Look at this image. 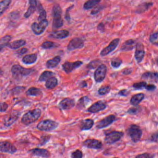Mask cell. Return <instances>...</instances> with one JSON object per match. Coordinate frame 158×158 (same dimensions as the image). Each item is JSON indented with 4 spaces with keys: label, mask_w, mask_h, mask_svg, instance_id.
Returning <instances> with one entry per match:
<instances>
[{
    "label": "cell",
    "mask_w": 158,
    "mask_h": 158,
    "mask_svg": "<svg viewBox=\"0 0 158 158\" xmlns=\"http://www.w3.org/2000/svg\"><path fill=\"white\" fill-rule=\"evenodd\" d=\"M41 111L35 109L25 113L21 118V122L25 125H29L36 122L40 117Z\"/></svg>",
    "instance_id": "1"
},
{
    "label": "cell",
    "mask_w": 158,
    "mask_h": 158,
    "mask_svg": "<svg viewBox=\"0 0 158 158\" xmlns=\"http://www.w3.org/2000/svg\"><path fill=\"white\" fill-rule=\"evenodd\" d=\"M62 9L59 4H55L52 9L53 14V22L52 28L54 29H58L61 28L63 25L64 22L62 17Z\"/></svg>",
    "instance_id": "2"
},
{
    "label": "cell",
    "mask_w": 158,
    "mask_h": 158,
    "mask_svg": "<svg viewBox=\"0 0 158 158\" xmlns=\"http://www.w3.org/2000/svg\"><path fill=\"white\" fill-rule=\"evenodd\" d=\"M11 71L13 77L15 79H18L29 75L33 73L34 70L26 69L19 65H14L12 67Z\"/></svg>",
    "instance_id": "3"
},
{
    "label": "cell",
    "mask_w": 158,
    "mask_h": 158,
    "mask_svg": "<svg viewBox=\"0 0 158 158\" xmlns=\"http://www.w3.org/2000/svg\"><path fill=\"white\" fill-rule=\"evenodd\" d=\"M128 134L133 142H137L140 140L142 135V131L139 126L133 124L129 127Z\"/></svg>",
    "instance_id": "4"
},
{
    "label": "cell",
    "mask_w": 158,
    "mask_h": 158,
    "mask_svg": "<svg viewBox=\"0 0 158 158\" xmlns=\"http://www.w3.org/2000/svg\"><path fill=\"white\" fill-rule=\"evenodd\" d=\"M59 126V123L51 120H45L40 122L37 126L39 130L44 131H49L55 130Z\"/></svg>",
    "instance_id": "5"
},
{
    "label": "cell",
    "mask_w": 158,
    "mask_h": 158,
    "mask_svg": "<svg viewBox=\"0 0 158 158\" xmlns=\"http://www.w3.org/2000/svg\"><path fill=\"white\" fill-rule=\"evenodd\" d=\"M48 24V20H43L38 23H33L31 25V29L34 34L37 35H40L46 30Z\"/></svg>",
    "instance_id": "6"
},
{
    "label": "cell",
    "mask_w": 158,
    "mask_h": 158,
    "mask_svg": "<svg viewBox=\"0 0 158 158\" xmlns=\"http://www.w3.org/2000/svg\"><path fill=\"white\" fill-rule=\"evenodd\" d=\"M124 134L120 131L111 132L106 134L104 141L107 144H113L121 139L123 137Z\"/></svg>",
    "instance_id": "7"
},
{
    "label": "cell",
    "mask_w": 158,
    "mask_h": 158,
    "mask_svg": "<svg viewBox=\"0 0 158 158\" xmlns=\"http://www.w3.org/2000/svg\"><path fill=\"white\" fill-rule=\"evenodd\" d=\"M107 67L104 64H101L98 66L94 73V79L95 81L98 83L102 82L107 73Z\"/></svg>",
    "instance_id": "8"
},
{
    "label": "cell",
    "mask_w": 158,
    "mask_h": 158,
    "mask_svg": "<svg viewBox=\"0 0 158 158\" xmlns=\"http://www.w3.org/2000/svg\"><path fill=\"white\" fill-rule=\"evenodd\" d=\"M20 114L18 111H16L11 112L10 114L5 116L3 119V124L6 127H9L14 123L19 118Z\"/></svg>",
    "instance_id": "9"
},
{
    "label": "cell",
    "mask_w": 158,
    "mask_h": 158,
    "mask_svg": "<svg viewBox=\"0 0 158 158\" xmlns=\"http://www.w3.org/2000/svg\"><path fill=\"white\" fill-rule=\"evenodd\" d=\"M120 39H115L113 40L108 46L105 47L101 51L100 55L102 57L109 55L113 51L118 45L119 43Z\"/></svg>",
    "instance_id": "10"
},
{
    "label": "cell",
    "mask_w": 158,
    "mask_h": 158,
    "mask_svg": "<svg viewBox=\"0 0 158 158\" xmlns=\"http://www.w3.org/2000/svg\"><path fill=\"white\" fill-rule=\"evenodd\" d=\"M0 150L2 152L13 154L17 151L16 147L11 142L2 141L0 142Z\"/></svg>",
    "instance_id": "11"
},
{
    "label": "cell",
    "mask_w": 158,
    "mask_h": 158,
    "mask_svg": "<svg viewBox=\"0 0 158 158\" xmlns=\"http://www.w3.org/2000/svg\"><path fill=\"white\" fill-rule=\"evenodd\" d=\"M84 46V41L79 38H75L70 41L67 46V50L69 51H73L76 49H81Z\"/></svg>",
    "instance_id": "12"
},
{
    "label": "cell",
    "mask_w": 158,
    "mask_h": 158,
    "mask_svg": "<svg viewBox=\"0 0 158 158\" xmlns=\"http://www.w3.org/2000/svg\"><path fill=\"white\" fill-rule=\"evenodd\" d=\"M116 120H117V118L116 116L113 115H109L100 121L97 124L96 127L98 129L106 128L113 123L115 121H116Z\"/></svg>",
    "instance_id": "13"
},
{
    "label": "cell",
    "mask_w": 158,
    "mask_h": 158,
    "mask_svg": "<svg viewBox=\"0 0 158 158\" xmlns=\"http://www.w3.org/2000/svg\"><path fill=\"white\" fill-rule=\"evenodd\" d=\"M83 62L80 61L75 62H66L62 65L63 70L66 73H69L71 72L75 69L80 67L83 64Z\"/></svg>",
    "instance_id": "14"
},
{
    "label": "cell",
    "mask_w": 158,
    "mask_h": 158,
    "mask_svg": "<svg viewBox=\"0 0 158 158\" xmlns=\"http://www.w3.org/2000/svg\"><path fill=\"white\" fill-rule=\"evenodd\" d=\"M107 107V105L105 103L102 101H99L93 103L87 110V111L90 113H96L104 110Z\"/></svg>",
    "instance_id": "15"
},
{
    "label": "cell",
    "mask_w": 158,
    "mask_h": 158,
    "mask_svg": "<svg viewBox=\"0 0 158 158\" xmlns=\"http://www.w3.org/2000/svg\"><path fill=\"white\" fill-rule=\"evenodd\" d=\"M83 144L86 148L95 149H101L102 146L101 141L94 139H89L86 140L83 142Z\"/></svg>",
    "instance_id": "16"
},
{
    "label": "cell",
    "mask_w": 158,
    "mask_h": 158,
    "mask_svg": "<svg viewBox=\"0 0 158 158\" xmlns=\"http://www.w3.org/2000/svg\"><path fill=\"white\" fill-rule=\"evenodd\" d=\"M59 107L62 110H69L75 105V101L70 98H65L59 103Z\"/></svg>",
    "instance_id": "17"
},
{
    "label": "cell",
    "mask_w": 158,
    "mask_h": 158,
    "mask_svg": "<svg viewBox=\"0 0 158 158\" xmlns=\"http://www.w3.org/2000/svg\"><path fill=\"white\" fill-rule=\"evenodd\" d=\"M29 152L31 154H33V155L43 157V158H48L51 156L50 152H49V151L45 149L35 148V149L30 150Z\"/></svg>",
    "instance_id": "18"
},
{
    "label": "cell",
    "mask_w": 158,
    "mask_h": 158,
    "mask_svg": "<svg viewBox=\"0 0 158 158\" xmlns=\"http://www.w3.org/2000/svg\"><path fill=\"white\" fill-rule=\"evenodd\" d=\"M29 7L24 14V18L26 19H28L35 12L38 7L37 0H29Z\"/></svg>",
    "instance_id": "19"
},
{
    "label": "cell",
    "mask_w": 158,
    "mask_h": 158,
    "mask_svg": "<svg viewBox=\"0 0 158 158\" xmlns=\"http://www.w3.org/2000/svg\"><path fill=\"white\" fill-rule=\"evenodd\" d=\"M143 46L141 43H138L137 47H136L137 49L135 51L134 57H135V59L138 63H140L144 59V56H145V51H144V49L141 48Z\"/></svg>",
    "instance_id": "20"
},
{
    "label": "cell",
    "mask_w": 158,
    "mask_h": 158,
    "mask_svg": "<svg viewBox=\"0 0 158 158\" xmlns=\"http://www.w3.org/2000/svg\"><path fill=\"white\" fill-rule=\"evenodd\" d=\"M152 2H145L141 3L137 6L135 9V13L137 14H142L148 10L153 6Z\"/></svg>",
    "instance_id": "21"
},
{
    "label": "cell",
    "mask_w": 158,
    "mask_h": 158,
    "mask_svg": "<svg viewBox=\"0 0 158 158\" xmlns=\"http://www.w3.org/2000/svg\"><path fill=\"white\" fill-rule=\"evenodd\" d=\"M142 79L154 83H158V73L148 72L143 73L142 75Z\"/></svg>",
    "instance_id": "22"
},
{
    "label": "cell",
    "mask_w": 158,
    "mask_h": 158,
    "mask_svg": "<svg viewBox=\"0 0 158 158\" xmlns=\"http://www.w3.org/2000/svg\"><path fill=\"white\" fill-rule=\"evenodd\" d=\"M138 43L134 40H129L126 41L121 45V50L122 51H129L137 47Z\"/></svg>",
    "instance_id": "23"
},
{
    "label": "cell",
    "mask_w": 158,
    "mask_h": 158,
    "mask_svg": "<svg viewBox=\"0 0 158 158\" xmlns=\"http://www.w3.org/2000/svg\"><path fill=\"white\" fill-rule=\"evenodd\" d=\"M69 35V32L68 31L66 30H62L57 31L54 32H52L50 35V37L56 39H65L68 37Z\"/></svg>",
    "instance_id": "24"
},
{
    "label": "cell",
    "mask_w": 158,
    "mask_h": 158,
    "mask_svg": "<svg viewBox=\"0 0 158 158\" xmlns=\"http://www.w3.org/2000/svg\"><path fill=\"white\" fill-rule=\"evenodd\" d=\"M94 124L93 120L91 119H86L82 121L80 125V128L81 130H87L91 129Z\"/></svg>",
    "instance_id": "25"
},
{
    "label": "cell",
    "mask_w": 158,
    "mask_h": 158,
    "mask_svg": "<svg viewBox=\"0 0 158 158\" xmlns=\"http://www.w3.org/2000/svg\"><path fill=\"white\" fill-rule=\"evenodd\" d=\"M145 95L143 93H140L133 95L130 100V103L132 105L137 107L144 99Z\"/></svg>",
    "instance_id": "26"
},
{
    "label": "cell",
    "mask_w": 158,
    "mask_h": 158,
    "mask_svg": "<svg viewBox=\"0 0 158 158\" xmlns=\"http://www.w3.org/2000/svg\"><path fill=\"white\" fill-rule=\"evenodd\" d=\"M26 41L25 40H20L14 41L11 43H9L7 45V47L10 48V49H19L21 47H22L26 44Z\"/></svg>",
    "instance_id": "27"
},
{
    "label": "cell",
    "mask_w": 158,
    "mask_h": 158,
    "mask_svg": "<svg viewBox=\"0 0 158 158\" xmlns=\"http://www.w3.org/2000/svg\"><path fill=\"white\" fill-rule=\"evenodd\" d=\"M37 59V54H29L23 57L22 58V62L26 64H32L35 63Z\"/></svg>",
    "instance_id": "28"
},
{
    "label": "cell",
    "mask_w": 158,
    "mask_h": 158,
    "mask_svg": "<svg viewBox=\"0 0 158 158\" xmlns=\"http://www.w3.org/2000/svg\"><path fill=\"white\" fill-rule=\"evenodd\" d=\"M60 61V56H56L53 58L48 60L46 63V66L48 69H53L58 66Z\"/></svg>",
    "instance_id": "29"
},
{
    "label": "cell",
    "mask_w": 158,
    "mask_h": 158,
    "mask_svg": "<svg viewBox=\"0 0 158 158\" xmlns=\"http://www.w3.org/2000/svg\"><path fill=\"white\" fill-rule=\"evenodd\" d=\"M58 84V79L56 77L52 76L46 81L45 86L47 89H52L55 88L57 86Z\"/></svg>",
    "instance_id": "30"
},
{
    "label": "cell",
    "mask_w": 158,
    "mask_h": 158,
    "mask_svg": "<svg viewBox=\"0 0 158 158\" xmlns=\"http://www.w3.org/2000/svg\"><path fill=\"white\" fill-rule=\"evenodd\" d=\"M102 0H88L84 3L83 9L85 10H89L94 8Z\"/></svg>",
    "instance_id": "31"
},
{
    "label": "cell",
    "mask_w": 158,
    "mask_h": 158,
    "mask_svg": "<svg viewBox=\"0 0 158 158\" xmlns=\"http://www.w3.org/2000/svg\"><path fill=\"white\" fill-rule=\"evenodd\" d=\"M38 12H39V16L38 17V21H43V20H47V13L46 10L44 9L41 4L40 3H38V7H37Z\"/></svg>",
    "instance_id": "32"
},
{
    "label": "cell",
    "mask_w": 158,
    "mask_h": 158,
    "mask_svg": "<svg viewBox=\"0 0 158 158\" xmlns=\"http://www.w3.org/2000/svg\"><path fill=\"white\" fill-rule=\"evenodd\" d=\"M90 99L87 96H84L79 99V103L77 105V108L79 109H82L86 107L88 103L90 102Z\"/></svg>",
    "instance_id": "33"
},
{
    "label": "cell",
    "mask_w": 158,
    "mask_h": 158,
    "mask_svg": "<svg viewBox=\"0 0 158 158\" xmlns=\"http://www.w3.org/2000/svg\"><path fill=\"white\" fill-rule=\"evenodd\" d=\"M27 95L30 96H38L42 93L41 90L38 88L32 87L29 88L26 92Z\"/></svg>",
    "instance_id": "34"
},
{
    "label": "cell",
    "mask_w": 158,
    "mask_h": 158,
    "mask_svg": "<svg viewBox=\"0 0 158 158\" xmlns=\"http://www.w3.org/2000/svg\"><path fill=\"white\" fill-rule=\"evenodd\" d=\"M54 74L52 72L50 71H44L40 75L39 81H47L51 77H52Z\"/></svg>",
    "instance_id": "35"
},
{
    "label": "cell",
    "mask_w": 158,
    "mask_h": 158,
    "mask_svg": "<svg viewBox=\"0 0 158 158\" xmlns=\"http://www.w3.org/2000/svg\"><path fill=\"white\" fill-rule=\"evenodd\" d=\"M11 2V0H2L0 2V14L1 15L8 9Z\"/></svg>",
    "instance_id": "36"
},
{
    "label": "cell",
    "mask_w": 158,
    "mask_h": 158,
    "mask_svg": "<svg viewBox=\"0 0 158 158\" xmlns=\"http://www.w3.org/2000/svg\"><path fill=\"white\" fill-rule=\"evenodd\" d=\"M11 36L10 35H6L2 37L1 40V44H0L1 50H2L4 47H7V45L10 43L9 42L11 40Z\"/></svg>",
    "instance_id": "37"
},
{
    "label": "cell",
    "mask_w": 158,
    "mask_h": 158,
    "mask_svg": "<svg viewBox=\"0 0 158 158\" xmlns=\"http://www.w3.org/2000/svg\"><path fill=\"white\" fill-rule=\"evenodd\" d=\"M58 45L57 43L51 41H46L42 44L41 47L43 49H50L55 48Z\"/></svg>",
    "instance_id": "38"
},
{
    "label": "cell",
    "mask_w": 158,
    "mask_h": 158,
    "mask_svg": "<svg viewBox=\"0 0 158 158\" xmlns=\"http://www.w3.org/2000/svg\"><path fill=\"white\" fill-rule=\"evenodd\" d=\"M149 40L152 44L158 45V32H154L151 34Z\"/></svg>",
    "instance_id": "39"
},
{
    "label": "cell",
    "mask_w": 158,
    "mask_h": 158,
    "mask_svg": "<svg viewBox=\"0 0 158 158\" xmlns=\"http://www.w3.org/2000/svg\"><path fill=\"white\" fill-rule=\"evenodd\" d=\"M110 87L109 86H104L100 88L98 91V92L100 95H106L110 92Z\"/></svg>",
    "instance_id": "40"
},
{
    "label": "cell",
    "mask_w": 158,
    "mask_h": 158,
    "mask_svg": "<svg viewBox=\"0 0 158 158\" xmlns=\"http://www.w3.org/2000/svg\"><path fill=\"white\" fill-rule=\"evenodd\" d=\"M147 85L148 84L146 82L142 81L134 83L133 85V87L136 89H141L142 88H146Z\"/></svg>",
    "instance_id": "41"
},
{
    "label": "cell",
    "mask_w": 158,
    "mask_h": 158,
    "mask_svg": "<svg viewBox=\"0 0 158 158\" xmlns=\"http://www.w3.org/2000/svg\"><path fill=\"white\" fill-rule=\"evenodd\" d=\"M121 63H122V61L121 60L118 58H115L112 60L111 62V65L113 68H118L121 66Z\"/></svg>",
    "instance_id": "42"
},
{
    "label": "cell",
    "mask_w": 158,
    "mask_h": 158,
    "mask_svg": "<svg viewBox=\"0 0 158 158\" xmlns=\"http://www.w3.org/2000/svg\"><path fill=\"white\" fill-rule=\"evenodd\" d=\"M71 158H82L83 152L79 149L76 150L72 152L71 154Z\"/></svg>",
    "instance_id": "43"
},
{
    "label": "cell",
    "mask_w": 158,
    "mask_h": 158,
    "mask_svg": "<svg viewBox=\"0 0 158 158\" xmlns=\"http://www.w3.org/2000/svg\"><path fill=\"white\" fill-rule=\"evenodd\" d=\"M139 110V107H134L130 108L129 109L128 111L127 112H128L129 114H131V115H134V114H136L138 113Z\"/></svg>",
    "instance_id": "44"
},
{
    "label": "cell",
    "mask_w": 158,
    "mask_h": 158,
    "mask_svg": "<svg viewBox=\"0 0 158 158\" xmlns=\"http://www.w3.org/2000/svg\"><path fill=\"white\" fill-rule=\"evenodd\" d=\"M154 155L148 153H143L139 154L135 158H153Z\"/></svg>",
    "instance_id": "45"
},
{
    "label": "cell",
    "mask_w": 158,
    "mask_h": 158,
    "mask_svg": "<svg viewBox=\"0 0 158 158\" xmlns=\"http://www.w3.org/2000/svg\"><path fill=\"white\" fill-rule=\"evenodd\" d=\"M74 5H72V6H70L69 8H67L66 9V13H65V18L66 20H67L68 21H70L71 20L70 15V11L73 9Z\"/></svg>",
    "instance_id": "46"
},
{
    "label": "cell",
    "mask_w": 158,
    "mask_h": 158,
    "mask_svg": "<svg viewBox=\"0 0 158 158\" xmlns=\"http://www.w3.org/2000/svg\"><path fill=\"white\" fill-rule=\"evenodd\" d=\"M104 7L103 6H98V7H96V8H94L93 10H92V11L91 12V14L92 15H95V14H97V13H98L102 9H103Z\"/></svg>",
    "instance_id": "47"
},
{
    "label": "cell",
    "mask_w": 158,
    "mask_h": 158,
    "mask_svg": "<svg viewBox=\"0 0 158 158\" xmlns=\"http://www.w3.org/2000/svg\"><path fill=\"white\" fill-rule=\"evenodd\" d=\"M9 105L5 102H2L1 103V112H5L8 109Z\"/></svg>",
    "instance_id": "48"
},
{
    "label": "cell",
    "mask_w": 158,
    "mask_h": 158,
    "mask_svg": "<svg viewBox=\"0 0 158 158\" xmlns=\"http://www.w3.org/2000/svg\"><path fill=\"white\" fill-rule=\"evenodd\" d=\"M152 141L155 142H158V131L153 133L151 136V138Z\"/></svg>",
    "instance_id": "49"
},
{
    "label": "cell",
    "mask_w": 158,
    "mask_h": 158,
    "mask_svg": "<svg viewBox=\"0 0 158 158\" xmlns=\"http://www.w3.org/2000/svg\"><path fill=\"white\" fill-rule=\"evenodd\" d=\"M28 52V49L27 48H23L20 51H18L17 53H18V55L21 56V55H24V54H26V53Z\"/></svg>",
    "instance_id": "50"
},
{
    "label": "cell",
    "mask_w": 158,
    "mask_h": 158,
    "mask_svg": "<svg viewBox=\"0 0 158 158\" xmlns=\"http://www.w3.org/2000/svg\"><path fill=\"white\" fill-rule=\"evenodd\" d=\"M156 88V87L153 84H148L146 88V89L148 91H153Z\"/></svg>",
    "instance_id": "51"
},
{
    "label": "cell",
    "mask_w": 158,
    "mask_h": 158,
    "mask_svg": "<svg viewBox=\"0 0 158 158\" xmlns=\"http://www.w3.org/2000/svg\"><path fill=\"white\" fill-rule=\"evenodd\" d=\"M129 92L126 89H123L122 90L118 92V95L121 96H127L129 95Z\"/></svg>",
    "instance_id": "52"
},
{
    "label": "cell",
    "mask_w": 158,
    "mask_h": 158,
    "mask_svg": "<svg viewBox=\"0 0 158 158\" xmlns=\"http://www.w3.org/2000/svg\"><path fill=\"white\" fill-rule=\"evenodd\" d=\"M98 29L101 32H104V24L103 23L101 22L98 24Z\"/></svg>",
    "instance_id": "53"
},
{
    "label": "cell",
    "mask_w": 158,
    "mask_h": 158,
    "mask_svg": "<svg viewBox=\"0 0 158 158\" xmlns=\"http://www.w3.org/2000/svg\"><path fill=\"white\" fill-rule=\"evenodd\" d=\"M49 140V137H48V136H44L41 139L40 143L43 144H45L46 142L48 141Z\"/></svg>",
    "instance_id": "54"
},
{
    "label": "cell",
    "mask_w": 158,
    "mask_h": 158,
    "mask_svg": "<svg viewBox=\"0 0 158 158\" xmlns=\"http://www.w3.org/2000/svg\"><path fill=\"white\" fill-rule=\"evenodd\" d=\"M132 72V70L129 69H126L123 71L122 73L124 74H129Z\"/></svg>",
    "instance_id": "55"
},
{
    "label": "cell",
    "mask_w": 158,
    "mask_h": 158,
    "mask_svg": "<svg viewBox=\"0 0 158 158\" xmlns=\"http://www.w3.org/2000/svg\"><path fill=\"white\" fill-rule=\"evenodd\" d=\"M87 83H86V81H83L80 83V87L82 88H85V87H87Z\"/></svg>",
    "instance_id": "56"
},
{
    "label": "cell",
    "mask_w": 158,
    "mask_h": 158,
    "mask_svg": "<svg viewBox=\"0 0 158 158\" xmlns=\"http://www.w3.org/2000/svg\"><path fill=\"white\" fill-rule=\"evenodd\" d=\"M156 62H157V64L158 65V58H157V60H156Z\"/></svg>",
    "instance_id": "57"
},
{
    "label": "cell",
    "mask_w": 158,
    "mask_h": 158,
    "mask_svg": "<svg viewBox=\"0 0 158 158\" xmlns=\"http://www.w3.org/2000/svg\"></svg>",
    "instance_id": "58"
}]
</instances>
